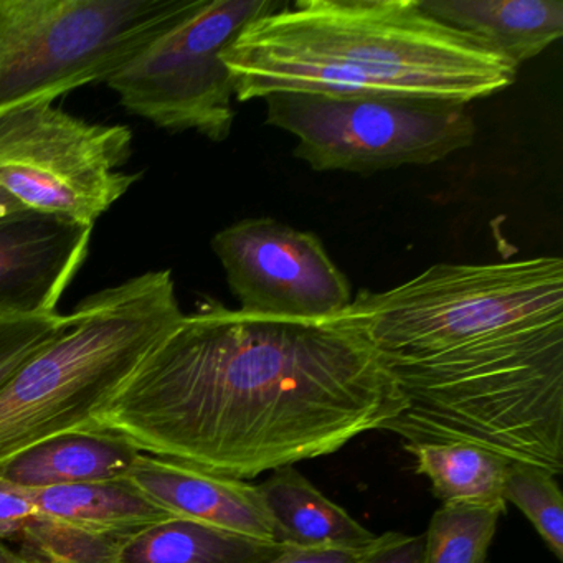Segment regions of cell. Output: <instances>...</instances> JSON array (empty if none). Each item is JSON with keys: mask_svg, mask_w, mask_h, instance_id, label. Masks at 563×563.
<instances>
[{"mask_svg": "<svg viewBox=\"0 0 563 563\" xmlns=\"http://www.w3.org/2000/svg\"><path fill=\"white\" fill-rule=\"evenodd\" d=\"M67 314L0 318V390L64 328Z\"/></svg>", "mask_w": 563, "mask_h": 563, "instance_id": "44dd1931", "label": "cell"}, {"mask_svg": "<svg viewBox=\"0 0 563 563\" xmlns=\"http://www.w3.org/2000/svg\"><path fill=\"white\" fill-rule=\"evenodd\" d=\"M95 227L22 210L0 219V318L57 314Z\"/></svg>", "mask_w": 563, "mask_h": 563, "instance_id": "30bf717a", "label": "cell"}, {"mask_svg": "<svg viewBox=\"0 0 563 563\" xmlns=\"http://www.w3.org/2000/svg\"><path fill=\"white\" fill-rule=\"evenodd\" d=\"M22 210L25 209L21 203L15 202V200L11 199L8 194L0 190V219H2V217L12 216V213L22 212Z\"/></svg>", "mask_w": 563, "mask_h": 563, "instance_id": "d4e9b609", "label": "cell"}, {"mask_svg": "<svg viewBox=\"0 0 563 563\" xmlns=\"http://www.w3.org/2000/svg\"><path fill=\"white\" fill-rule=\"evenodd\" d=\"M140 454L126 441L108 434H62L8 461L0 467V484L37 489L121 481Z\"/></svg>", "mask_w": 563, "mask_h": 563, "instance_id": "5bb4252c", "label": "cell"}, {"mask_svg": "<svg viewBox=\"0 0 563 563\" xmlns=\"http://www.w3.org/2000/svg\"><path fill=\"white\" fill-rule=\"evenodd\" d=\"M504 507L441 504L423 533V563H486Z\"/></svg>", "mask_w": 563, "mask_h": 563, "instance_id": "ac0fdd59", "label": "cell"}, {"mask_svg": "<svg viewBox=\"0 0 563 563\" xmlns=\"http://www.w3.org/2000/svg\"><path fill=\"white\" fill-rule=\"evenodd\" d=\"M24 552L44 563H121L123 545L130 537L113 536L35 516L19 530Z\"/></svg>", "mask_w": 563, "mask_h": 563, "instance_id": "d6986e66", "label": "cell"}, {"mask_svg": "<svg viewBox=\"0 0 563 563\" xmlns=\"http://www.w3.org/2000/svg\"><path fill=\"white\" fill-rule=\"evenodd\" d=\"M200 0H0V113L107 84Z\"/></svg>", "mask_w": 563, "mask_h": 563, "instance_id": "5b68a950", "label": "cell"}, {"mask_svg": "<svg viewBox=\"0 0 563 563\" xmlns=\"http://www.w3.org/2000/svg\"><path fill=\"white\" fill-rule=\"evenodd\" d=\"M18 550L11 549L5 540L0 539V563H8Z\"/></svg>", "mask_w": 563, "mask_h": 563, "instance_id": "4316f807", "label": "cell"}, {"mask_svg": "<svg viewBox=\"0 0 563 563\" xmlns=\"http://www.w3.org/2000/svg\"><path fill=\"white\" fill-rule=\"evenodd\" d=\"M183 318L169 269L85 298L0 390V467L35 444L84 433Z\"/></svg>", "mask_w": 563, "mask_h": 563, "instance_id": "277c9868", "label": "cell"}, {"mask_svg": "<svg viewBox=\"0 0 563 563\" xmlns=\"http://www.w3.org/2000/svg\"><path fill=\"white\" fill-rule=\"evenodd\" d=\"M405 401V444L470 443L563 470V262L559 256L424 269L341 312Z\"/></svg>", "mask_w": 563, "mask_h": 563, "instance_id": "7a4b0ae2", "label": "cell"}, {"mask_svg": "<svg viewBox=\"0 0 563 563\" xmlns=\"http://www.w3.org/2000/svg\"><path fill=\"white\" fill-rule=\"evenodd\" d=\"M240 103L283 91L470 104L517 68L418 0H296L245 27L222 57Z\"/></svg>", "mask_w": 563, "mask_h": 563, "instance_id": "3957f363", "label": "cell"}, {"mask_svg": "<svg viewBox=\"0 0 563 563\" xmlns=\"http://www.w3.org/2000/svg\"><path fill=\"white\" fill-rule=\"evenodd\" d=\"M417 461V473L430 481L441 504L496 506L506 509L504 483L510 461L470 443L404 444Z\"/></svg>", "mask_w": 563, "mask_h": 563, "instance_id": "e0dca14e", "label": "cell"}, {"mask_svg": "<svg viewBox=\"0 0 563 563\" xmlns=\"http://www.w3.org/2000/svg\"><path fill=\"white\" fill-rule=\"evenodd\" d=\"M418 4L516 68L563 35L562 0H418Z\"/></svg>", "mask_w": 563, "mask_h": 563, "instance_id": "7c38bea8", "label": "cell"}, {"mask_svg": "<svg viewBox=\"0 0 563 563\" xmlns=\"http://www.w3.org/2000/svg\"><path fill=\"white\" fill-rule=\"evenodd\" d=\"M283 0H200L196 11L154 41L107 81L131 114L169 133L222 143L235 123V87L227 48Z\"/></svg>", "mask_w": 563, "mask_h": 563, "instance_id": "ba28073f", "label": "cell"}, {"mask_svg": "<svg viewBox=\"0 0 563 563\" xmlns=\"http://www.w3.org/2000/svg\"><path fill=\"white\" fill-rule=\"evenodd\" d=\"M8 563H44L42 560H38L37 556L32 555V553L24 552V550H18L14 556L9 560Z\"/></svg>", "mask_w": 563, "mask_h": 563, "instance_id": "484cf974", "label": "cell"}, {"mask_svg": "<svg viewBox=\"0 0 563 563\" xmlns=\"http://www.w3.org/2000/svg\"><path fill=\"white\" fill-rule=\"evenodd\" d=\"M14 489L31 500L38 516L113 536L131 537L154 523L173 519L124 479Z\"/></svg>", "mask_w": 563, "mask_h": 563, "instance_id": "9a60e30c", "label": "cell"}, {"mask_svg": "<svg viewBox=\"0 0 563 563\" xmlns=\"http://www.w3.org/2000/svg\"><path fill=\"white\" fill-rule=\"evenodd\" d=\"M504 500L516 506L532 523L559 562L563 560V494L555 474L530 464L510 463Z\"/></svg>", "mask_w": 563, "mask_h": 563, "instance_id": "ffe728a7", "label": "cell"}, {"mask_svg": "<svg viewBox=\"0 0 563 563\" xmlns=\"http://www.w3.org/2000/svg\"><path fill=\"white\" fill-rule=\"evenodd\" d=\"M258 489L279 545L361 549L377 537L295 466L272 471Z\"/></svg>", "mask_w": 563, "mask_h": 563, "instance_id": "4fadbf2b", "label": "cell"}, {"mask_svg": "<svg viewBox=\"0 0 563 563\" xmlns=\"http://www.w3.org/2000/svg\"><path fill=\"white\" fill-rule=\"evenodd\" d=\"M367 547L345 549V547H282L276 555L265 563H362Z\"/></svg>", "mask_w": 563, "mask_h": 563, "instance_id": "603a6c76", "label": "cell"}, {"mask_svg": "<svg viewBox=\"0 0 563 563\" xmlns=\"http://www.w3.org/2000/svg\"><path fill=\"white\" fill-rule=\"evenodd\" d=\"M404 410L377 352L341 316L269 318L206 298L84 433L249 481L387 430Z\"/></svg>", "mask_w": 563, "mask_h": 563, "instance_id": "6da1fadb", "label": "cell"}, {"mask_svg": "<svg viewBox=\"0 0 563 563\" xmlns=\"http://www.w3.org/2000/svg\"><path fill=\"white\" fill-rule=\"evenodd\" d=\"M212 250L240 311L318 321L352 302L349 279L314 233L275 219H246L220 230Z\"/></svg>", "mask_w": 563, "mask_h": 563, "instance_id": "9c48e42d", "label": "cell"}, {"mask_svg": "<svg viewBox=\"0 0 563 563\" xmlns=\"http://www.w3.org/2000/svg\"><path fill=\"white\" fill-rule=\"evenodd\" d=\"M133 133L41 100L0 113V190L24 209L95 227L141 174L123 173Z\"/></svg>", "mask_w": 563, "mask_h": 563, "instance_id": "52a82bcc", "label": "cell"}, {"mask_svg": "<svg viewBox=\"0 0 563 563\" xmlns=\"http://www.w3.org/2000/svg\"><path fill=\"white\" fill-rule=\"evenodd\" d=\"M124 481L177 519L276 543L258 484L143 453Z\"/></svg>", "mask_w": 563, "mask_h": 563, "instance_id": "8fae6325", "label": "cell"}, {"mask_svg": "<svg viewBox=\"0 0 563 563\" xmlns=\"http://www.w3.org/2000/svg\"><path fill=\"white\" fill-rule=\"evenodd\" d=\"M38 516L31 500L14 487L0 484V539H14L32 517Z\"/></svg>", "mask_w": 563, "mask_h": 563, "instance_id": "cb8c5ba5", "label": "cell"}, {"mask_svg": "<svg viewBox=\"0 0 563 563\" xmlns=\"http://www.w3.org/2000/svg\"><path fill=\"white\" fill-rule=\"evenodd\" d=\"M424 537L385 532L375 537L362 563H423Z\"/></svg>", "mask_w": 563, "mask_h": 563, "instance_id": "7402d4cb", "label": "cell"}, {"mask_svg": "<svg viewBox=\"0 0 563 563\" xmlns=\"http://www.w3.org/2000/svg\"><path fill=\"white\" fill-rule=\"evenodd\" d=\"M265 103L266 123L292 134L295 156L316 173L428 166L476 137L467 104L306 91L273 93Z\"/></svg>", "mask_w": 563, "mask_h": 563, "instance_id": "8992f818", "label": "cell"}, {"mask_svg": "<svg viewBox=\"0 0 563 563\" xmlns=\"http://www.w3.org/2000/svg\"><path fill=\"white\" fill-rule=\"evenodd\" d=\"M282 547L173 517L131 536L121 563H265Z\"/></svg>", "mask_w": 563, "mask_h": 563, "instance_id": "2e32d148", "label": "cell"}]
</instances>
